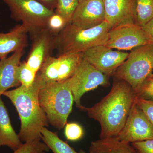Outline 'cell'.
<instances>
[{"label": "cell", "mask_w": 153, "mask_h": 153, "mask_svg": "<svg viewBox=\"0 0 153 153\" xmlns=\"http://www.w3.org/2000/svg\"><path fill=\"white\" fill-rule=\"evenodd\" d=\"M153 71V44H148L131 50L113 75L128 83L136 92Z\"/></svg>", "instance_id": "obj_5"}, {"label": "cell", "mask_w": 153, "mask_h": 153, "mask_svg": "<svg viewBox=\"0 0 153 153\" xmlns=\"http://www.w3.org/2000/svg\"><path fill=\"white\" fill-rule=\"evenodd\" d=\"M151 44H153V19L142 27Z\"/></svg>", "instance_id": "obj_29"}, {"label": "cell", "mask_w": 153, "mask_h": 153, "mask_svg": "<svg viewBox=\"0 0 153 153\" xmlns=\"http://www.w3.org/2000/svg\"><path fill=\"white\" fill-rule=\"evenodd\" d=\"M109 26L106 21L94 27L83 29L71 23L56 36L55 50L57 55L67 53H82L99 45H105Z\"/></svg>", "instance_id": "obj_4"}, {"label": "cell", "mask_w": 153, "mask_h": 153, "mask_svg": "<svg viewBox=\"0 0 153 153\" xmlns=\"http://www.w3.org/2000/svg\"><path fill=\"white\" fill-rule=\"evenodd\" d=\"M84 134L83 128L75 123H67L65 126V135L68 140L75 141L81 139Z\"/></svg>", "instance_id": "obj_24"}, {"label": "cell", "mask_w": 153, "mask_h": 153, "mask_svg": "<svg viewBox=\"0 0 153 153\" xmlns=\"http://www.w3.org/2000/svg\"><path fill=\"white\" fill-rule=\"evenodd\" d=\"M105 21L102 0H85L79 3L71 23L78 27L85 29L98 26Z\"/></svg>", "instance_id": "obj_14"}, {"label": "cell", "mask_w": 153, "mask_h": 153, "mask_svg": "<svg viewBox=\"0 0 153 153\" xmlns=\"http://www.w3.org/2000/svg\"><path fill=\"white\" fill-rule=\"evenodd\" d=\"M152 74H153V71Z\"/></svg>", "instance_id": "obj_33"}, {"label": "cell", "mask_w": 153, "mask_h": 153, "mask_svg": "<svg viewBox=\"0 0 153 153\" xmlns=\"http://www.w3.org/2000/svg\"><path fill=\"white\" fill-rule=\"evenodd\" d=\"M117 137L129 143L153 140V124L138 105L137 100Z\"/></svg>", "instance_id": "obj_9"}, {"label": "cell", "mask_w": 153, "mask_h": 153, "mask_svg": "<svg viewBox=\"0 0 153 153\" xmlns=\"http://www.w3.org/2000/svg\"><path fill=\"white\" fill-rule=\"evenodd\" d=\"M79 4L78 0H57L55 13L61 16L67 25L70 24Z\"/></svg>", "instance_id": "obj_21"}, {"label": "cell", "mask_w": 153, "mask_h": 153, "mask_svg": "<svg viewBox=\"0 0 153 153\" xmlns=\"http://www.w3.org/2000/svg\"><path fill=\"white\" fill-rule=\"evenodd\" d=\"M37 74L28 66L26 61H21L17 71V77L21 85L26 87L31 86L36 79Z\"/></svg>", "instance_id": "obj_22"}, {"label": "cell", "mask_w": 153, "mask_h": 153, "mask_svg": "<svg viewBox=\"0 0 153 153\" xmlns=\"http://www.w3.org/2000/svg\"><path fill=\"white\" fill-rule=\"evenodd\" d=\"M50 10L54 11L57 6V0H36Z\"/></svg>", "instance_id": "obj_30"}, {"label": "cell", "mask_w": 153, "mask_h": 153, "mask_svg": "<svg viewBox=\"0 0 153 153\" xmlns=\"http://www.w3.org/2000/svg\"><path fill=\"white\" fill-rule=\"evenodd\" d=\"M148 44H151L142 27L134 24L122 25L110 30L105 46L123 51Z\"/></svg>", "instance_id": "obj_10"}, {"label": "cell", "mask_w": 153, "mask_h": 153, "mask_svg": "<svg viewBox=\"0 0 153 153\" xmlns=\"http://www.w3.org/2000/svg\"><path fill=\"white\" fill-rule=\"evenodd\" d=\"M136 24L142 27L153 19V0H136Z\"/></svg>", "instance_id": "obj_20"}, {"label": "cell", "mask_w": 153, "mask_h": 153, "mask_svg": "<svg viewBox=\"0 0 153 153\" xmlns=\"http://www.w3.org/2000/svg\"><path fill=\"white\" fill-rule=\"evenodd\" d=\"M78 153H86L85 152H84V151L82 150H80V151H79V152Z\"/></svg>", "instance_id": "obj_31"}, {"label": "cell", "mask_w": 153, "mask_h": 153, "mask_svg": "<svg viewBox=\"0 0 153 153\" xmlns=\"http://www.w3.org/2000/svg\"><path fill=\"white\" fill-rule=\"evenodd\" d=\"M136 153H153V140L132 143Z\"/></svg>", "instance_id": "obj_27"}, {"label": "cell", "mask_w": 153, "mask_h": 153, "mask_svg": "<svg viewBox=\"0 0 153 153\" xmlns=\"http://www.w3.org/2000/svg\"><path fill=\"white\" fill-rule=\"evenodd\" d=\"M83 59L82 53H67L49 57L37 75L45 83L66 81L73 76Z\"/></svg>", "instance_id": "obj_8"}, {"label": "cell", "mask_w": 153, "mask_h": 153, "mask_svg": "<svg viewBox=\"0 0 153 153\" xmlns=\"http://www.w3.org/2000/svg\"><path fill=\"white\" fill-rule=\"evenodd\" d=\"M23 143L16 133L10 120L7 111L0 97V145L7 146L14 151L20 148Z\"/></svg>", "instance_id": "obj_17"}, {"label": "cell", "mask_w": 153, "mask_h": 153, "mask_svg": "<svg viewBox=\"0 0 153 153\" xmlns=\"http://www.w3.org/2000/svg\"><path fill=\"white\" fill-rule=\"evenodd\" d=\"M10 11L11 18L22 22L30 37L47 28L49 18L55 13L36 0H3Z\"/></svg>", "instance_id": "obj_6"}, {"label": "cell", "mask_w": 153, "mask_h": 153, "mask_svg": "<svg viewBox=\"0 0 153 153\" xmlns=\"http://www.w3.org/2000/svg\"><path fill=\"white\" fill-rule=\"evenodd\" d=\"M67 25L66 21L61 16L55 13L49 18L47 24V29L57 36Z\"/></svg>", "instance_id": "obj_26"}, {"label": "cell", "mask_w": 153, "mask_h": 153, "mask_svg": "<svg viewBox=\"0 0 153 153\" xmlns=\"http://www.w3.org/2000/svg\"><path fill=\"white\" fill-rule=\"evenodd\" d=\"M105 21L110 30L122 25L136 24V0H102Z\"/></svg>", "instance_id": "obj_13"}, {"label": "cell", "mask_w": 153, "mask_h": 153, "mask_svg": "<svg viewBox=\"0 0 153 153\" xmlns=\"http://www.w3.org/2000/svg\"><path fill=\"white\" fill-rule=\"evenodd\" d=\"M0 146H1V145H0Z\"/></svg>", "instance_id": "obj_34"}, {"label": "cell", "mask_w": 153, "mask_h": 153, "mask_svg": "<svg viewBox=\"0 0 153 153\" xmlns=\"http://www.w3.org/2000/svg\"><path fill=\"white\" fill-rule=\"evenodd\" d=\"M56 36L46 28L30 37L31 49L26 62L36 73L55 50Z\"/></svg>", "instance_id": "obj_12"}, {"label": "cell", "mask_w": 153, "mask_h": 153, "mask_svg": "<svg viewBox=\"0 0 153 153\" xmlns=\"http://www.w3.org/2000/svg\"><path fill=\"white\" fill-rule=\"evenodd\" d=\"M24 52L25 49H21L0 59V97L10 88L21 85L17 71Z\"/></svg>", "instance_id": "obj_15"}, {"label": "cell", "mask_w": 153, "mask_h": 153, "mask_svg": "<svg viewBox=\"0 0 153 153\" xmlns=\"http://www.w3.org/2000/svg\"><path fill=\"white\" fill-rule=\"evenodd\" d=\"M138 98L153 101V75L146 79L141 86L136 91Z\"/></svg>", "instance_id": "obj_25"}, {"label": "cell", "mask_w": 153, "mask_h": 153, "mask_svg": "<svg viewBox=\"0 0 153 153\" xmlns=\"http://www.w3.org/2000/svg\"><path fill=\"white\" fill-rule=\"evenodd\" d=\"M45 83L37 75L30 87L20 85L3 94L10 100L19 115L21 127L18 135L22 142L41 140V130L49 126L47 116L41 108L38 98L40 89Z\"/></svg>", "instance_id": "obj_2"}, {"label": "cell", "mask_w": 153, "mask_h": 153, "mask_svg": "<svg viewBox=\"0 0 153 153\" xmlns=\"http://www.w3.org/2000/svg\"><path fill=\"white\" fill-rule=\"evenodd\" d=\"M109 76L103 74L83 58L74 75L69 79L76 107L86 111V107L81 103L82 96L98 86H109Z\"/></svg>", "instance_id": "obj_7"}, {"label": "cell", "mask_w": 153, "mask_h": 153, "mask_svg": "<svg viewBox=\"0 0 153 153\" xmlns=\"http://www.w3.org/2000/svg\"><path fill=\"white\" fill-rule=\"evenodd\" d=\"M41 134V140L53 153H78L67 143L60 139L57 132L45 127L42 129Z\"/></svg>", "instance_id": "obj_19"}, {"label": "cell", "mask_w": 153, "mask_h": 153, "mask_svg": "<svg viewBox=\"0 0 153 153\" xmlns=\"http://www.w3.org/2000/svg\"><path fill=\"white\" fill-rule=\"evenodd\" d=\"M29 34L21 24L16 25L7 33H0V58L9 54L25 49L28 44Z\"/></svg>", "instance_id": "obj_16"}, {"label": "cell", "mask_w": 153, "mask_h": 153, "mask_svg": "<svg viewBox=\"0 0 153 153\" xmlns=\"http://www.w3.org/2000/svg\"><path fill=\"white\" fill-rule=\"evenodd\" d=\"M49 150L43 142L35 140L24 143L13 153H47Z\"/></svg>", "instance_id": "obj_23"}, {"label": "cell", "mask_w": 153, "mask_h": 153, "mask_svg": "<svg viewBox=\"0 0 153 153\" xmlns=\"http://www.w3.org/2000/svg\"><path fill=\"white\" fill-rule=\"evenodd\" d=\"M129 143L117 137L100 139L91 143L89 153H136Z\"/></svg>", "instance_id": "obj_18"}, {"label": "cell", "mask_w": 153, "mask_h": 153, "mask_svg": "<svg viewBox=\"0 0 153 153\" xmlns=\"http://www.w3.org/2000/svg\"><path fill=\"white\" fill-rule=\"evenodd\" d=\"M79 1V3L83 1H85V0H78Z\"/></svg>", "instance_id": "obj_32"}, {"label": "cell", "mask_w": 153, "mask_h": 153, "mask_svg": "<svg viewBox=\"0 0 153 153\" xmlns=\"http://www.w3.org/2000/svg\"><path fill=\"white\" fill-rule=\"evenodd\" d=\"M38 98L49 123L57 129L64 128L74 102L69 79L45 83L40 89Z\"/></svg>", "instance_id": "obj_3"}, {"label": "cell", "mask_w": 153, "mask_h": 153, "mask_svg": "<svg viewBox=\"0 0 153 153\" xmlns=\"http://www.w3.org/2000/svg\"><path fill=\"white\" fill-rule=\"evenodd\" d=\"M137 103L153 124V101L137 97Z\"/></svg>", "instance_id": "obj_28"}, {"label": "cell", "mask_w": 153, "mask_h": 153, "mask_svg": "<svg viewBox=\"0 0 153 153\" xmlns=\"http://www.w3.org/2000/svg\"><path fill=\"white\" fill-rule=\"evenodd\" d=\"M137 97L128 83L114 77L109 93L93 106L86 108L88 117L100 125V138L117 137Z\"/></svg>", "instance_id": "obj_1"}, {"label": "cell", "mask_w": 153, "mask_h": 153, "mask_svg": "<svg viewBox=\"0 0 153 153\" xmlns=\"http://www.w3.org/2000/svg\"><path fill=\"white\" fill-rule=\"evenodd\" d=\"M0 59H1V58H0Z\"/></svg>", "instance_id": "obj_35"}, {"label": "cell", "mask_w": 153, "mask_h": 153, "mask_svg": "<svg viewBox=\"0 0 153 153\" xmlns=\"http://www.w3.org/2000/svg\"><path fill=\"white\" fill-rule=\"evenodd\" d=\"M83 59L103 74L112 76L124 63L129 53L113 49L105 45H99L82 53Z\"/></svg>", "instance_id": "obj_11"}]
</instances>
